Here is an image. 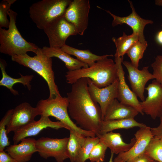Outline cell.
I'll return each mask as SVG.
<instances>
[{"instance_id":"1","label":"cell","mask_w":162,"mask_h":162,"mask_svg":"<svg viewBox=\"0 0 162 162\" xmlns=\"http://www.w3.org/2000/svg\"><path fill=\"white\" fill-rule=\"evenodd\" d=\"M68 112L71 118L81 128L99 135L103 120L99 104L93 100L88 88L87 78H83L72 84L67 94Z\"/></svg>"},{"instance_id":"2","label":"cell","mask_w":162,"mask_h":162,"mask_svg":"<svg viewBox=\"0 0 162 162\" xmlns=\"http://www.w3.org/2000/svg\"><path fill=\"white\" fill-rule=\"evenodd\" d=\"M65 77L67 82L71 84L81 78H89L99 88L106 87L118 78L116 65L113 60L108 57L97 61L88 68L68 71Z\"/></svg>"},{"instance_id":"3","label":"cell","mask_w":162,"mask_h":162,"mask_svg":"<svg viewBox=\"0 0 162 162\" xmlns=\"http://www.w3.org/2000/svg\"><path fill=\"white\" fill-rule=\"evenodd\" d=\"M8 15L10 18L8 29L0 28V52L11 56L23 55L28 52L36 53L39 48L24 39L17 28L16 20L17 14L10 9Z\"/></svg>"},{"instance_id":"4","label":"cell","mask_w":162,"mask_h":162,"mask_svg":"<svg viewBox=\"0 0 162 162\" xmlns=\"http://www.w3.org/2000/svg\"><path fill=\"white\" fill-rule=\"evenodd\" d=\"M33 57L27 53L22 55H14L11 56V58L13 61L32 69L45 80L49 88L48 98L61 96L55 82L52 58L47 57L44 53L42 49L39 48Z\"/></svg>"},{"instance_id":"5","label":"cell","mask_w":162,"mask_h":162,"mask_svg":"<svg viewBox=\"0 0 162 162\" xmlns=\"http://www.w3.org/2000/svg\"><path fill=\"white\" fill-rule=\"evenodd\" d=\"M68 105L67 98L61 96L40 100L38 102L36 107L40 111V116L54 117L68 126L70 130L86 136H95L96 135L93 132L84 130L73 122L68 113Z\"/></svg>"},{"instance_id":"6","label":"cell","mask_w":162,"mask_h":162,"mask_svg":"<svg viewBox=\"0 0 162 162\" xmlns=\"http://www.w3.org/2000/svg\"><path fill=\"white\" fill-rule=\"evenodd\" d=\"M72 0H43L33 4L29 13L39 29L43 30L50 22L64 15Z\"/></svg>"},{"instance_id":"7","label":"cell","mask_w":162,"mask_h":162,"mask_svg":"<svg viewBox=\"0 0 162 162\" xmlns=\"http://www.w3.org/2000/svg\"><path fill=\"white\" fill-rule=\"evenodd\" d=\"M43 30L48 38L49 47L55 48H61L66 44L68 37L78 34L74 26L64 15L50 22Z\"/></svg>"},{"instance_id":"8","label":"cell","mask_w":162,"mask_h":162,"mask_svg":"<svg viewBox=\"0 0 162 162\" xmlns=\"http://www.w3.org/2000/svg\"><path fill=\"white\" fill-rule=\"evenodd\" d=\"M69 137L61 139L41 137L36 140L37 152L43 158H54L57 162H63L68 156L67 150Z\"/></svg>"},{"instance_id":"9","label":"cell","mask_w":162,"mask_h":162,"mask_svg":"<svg viewBox=\"0 0 162 162\" xmlns=\"http://www.w3.org/2000/svg\"><path fill=\"white\" fill-rule=\"evenodd\" d=\"M90 8L89 0H74L65 11L64 17L74 25L79 35H83L87 28Z\"/></svg>"},{"instance_id":"10","label":"cell","mask_w":162,"mask_h":162,"mask_svg":"<svg viewBox=\"0 0 162 162\" xmlns=\"http://www.w3.org/2000/svg\"><path fill=\"white\" fill-rule=\"evenodd\" d=\"M40 115V111L36 107L32 106L25 102L17 106L14 109L10 121L7 126L8 135L14 133L35 121V117Z\"/></svg>"},{"instance_id":"11","label":"cell","mask_w":162,"mask_h":162,"mask_svg":"<svg viewBox=\"0 0 162 162\" xmlns=\"http://www.w3.org/2000/svg\"><path fill=\"white\" fill-rule=\"evenodd\" d=\"M145 89L148 96L140 104L144 113L154 120L162 113V86L154 80Z\"/></svg>"},{"instance_id":"12","label":"cell","mask_w":162,"mask_h":162,"mask_svg":"<svg viewBox=\"0 0 162 162\" xmlns=\"http://www.w3.org/2000/svg\"><path fill=\"white\" fill-rule=\"evenodd\" d=\"M50 128L58 130L64 128L69 130L70 129L60 121L53 122L49 117L41 116L40 119L35 121L15 132L13 137L14 144H17L21 140L30 136L38 135L42 130Z\"/></svg>"},{"instance_id":"13","label":"cell","mask_w":162,"mask_h":162,"mask_svg":"<svg viewBox=\"0 0 162 162\" xmlns=\"http://www.w3.org/2000/svg\"><path fill=\"white\" fill-rule=\"evenodd\" d=\"M122 64L128 70V79L132 91L142 101H144L146 85L149 80L154 79L152 74L148 70L149 67H144L142 70H139L134 66L131 62L123 61Z\"/></svg>"},{"instance_id":"14","label":"cell","mask_w":162,"mask_h":162,"mask_svg":"<svg viewBox=\"0 0 162 162\" xmlns=\"http://www.w3.org/2000/svg\"><path fill=\"white\" fill-rule=\"evenodd\" d=\"M123 57H115L118 69V82L117 88V99L120 102L129 105L136 109L141 115H143L140 102L134 93L129 88L126 83L125 73L122 67Z\"/></svg>"},{"instance_id":"15","label":"cell","mask_w":162,"mask_h":162,"mask_svg":"<svg viewBox=\"0 0 162 162\" xmlns=\"http://www.w3.org/2000/svg\"><path fill=\"white\" fill-rule=\"evenodd\" d=\"M87 78L89 94L93 100L100 106L103 120L107 107L114 100L117 99L118 79L106 87L99 88L93 84L91 79Z\"/></svg>"},{"instance_id":"16","label":"cell","mask_w":162,"mask_h":162,"mask_svg":"<svg viewBox=\"0 0 162 162\" xmlns=\"http://www.w3.org/2000/svg\"><path fill=\"white\" fill-rule=\"evenodd\" d=\"M132 9V12L129 15L124 17L116 16L110 11H106L113 18L112 26L114 27L118 25L125 24L130 26L133 33L137 34L139 41L143 43H146L144 34V30L145 26L148 24H152L153 22L150 20L144 19L136 13L131 1L128 0Z\"/></svg>"},{"instance_id":"17","label":"cell","mask_w":162,"mask_h":162,"mask_svg":"<svg viewBox=\"0 0 162 162\" xmlns=\"http://www.w3.org/2000/svg\"><path fill=\"white\" fill-rule=\"evenodd\" d=\"M136 142L128 151L118 154L117 156L125 162H132L137 157L145 153L146 149L154 136L151 128L146 126L140 128L134 134Z\"/></svg>"},{"instance_id":"18","label":"cell","mask_w":162,"mask_h":162,"mask_svg":"<svg viewBox=\"0 0 162 162\" xmlns=\"http://www.w3.org/2000/svg\"><path fill=\"white\" fill-rule=\"evenodd\" d=\"M36 141L34 138H24L19 144L7 147L5 151L17 162H27L30 160L32 154L37 152Z\"/></svg>"},{"instance_id":"19","label":"cell","mask_w":162,"mask_h":162,"mask_svg":"<svg viewBox=\"0 0 162 162\" xmlns=\"http://www.w3.org/2000/svg\"><path fill=\"white\" fill-rule=\"evenodd\" d=\"M139 113L134 108L115 99L107 107L103 120L134 118Z\"/></svg>"},{"instance_id":"20","label":"cell","mask_w":162,"mask_h":162,"mask_svg":"<svg viewBox=\"0 0 162 162\" xmlns=\"http://www.w3.org/2000/svg\"><path fill=\"white\" fill-rule=\"evenodd\" d=\"M98 136L99 140L110 149L111 152L114 154H118L128 151L136 142L134 137L131 140L130 143H126L123 141L120 133L112 131L99 135Z\"/></svg>"},{"instance_id":"21","label":"cell","mask_w":162,"mask_h":162,"mask_svg":"<svg viewBox=\"0 0 162 162\" xmlns=\"http://www.w3.org/2000/svg\"><path fill=\"white\" fill-rule=\"evenodd\" d=\"M41 49L44 53L48 57H56L63 62L68 71L88 67L87 64L72 57L70 55L63 51L61 48L44 46Z\"/></svg>"},{"instance_id":"22","label":"cell","mask_w":162,"mask_h":162,"mask_svg":"<svg viewBox=\"0 0 162 162\" xmlns=\"http://www.w3.org/2000/svg\"><path fill=\"white\" fill-rule=\"evenodd\" d=\"M6 64V62L4 60L0 59V67L2 74V77L0 80V86L6 87L15 95L19 94L18 92L13 88V86L15 84L21 83L24 86H26L28 89L30 90L31 88V82L34 76L32 75H23L20 74L21 76V77L20 78H12L8 75L5 71Z\"/></svg>"},{"instance_id":"23","label":"cell","mask_w":162,"mask_h":162,"mask_svg":"<svg viewBox=\"0 0 162 162\" xmlns=\"http://www.w3.org/2000/svg\"><path fill=\"white\" fill-rule=\"evenodd\" d=\"M146 126L143 123L136 121L134 118L103 120L101 123L99 135L112 131L116 129H128L136 127L140 128Z\"/></svg>"},{"instance_id":"24","label":"cell","mask_w":162,"mask_h":162,"mask_svg":"<svg viewBox=\"0 0 162 162\" xmlns=\"http://www.w3.org/2000/svg\"><path fill=\"white\" fill-rule=\"evenodd\" d=\"M63 51L70 55L75 56L76 59L87 64L88 67L93 65L96 62L109 56L112 54L98 56L92 53L89 50H81L70 46L66 44L61 48Z\"/></svg>"},{"instance_id":"25","label":"cell","mask_w":162,"mask_h":162,"mask_svg":"<svg viewBox=\"0 0 162 162\" xmlns=\"http://www.w3.org/2000/svg\"><path fill=\"white\" fill-rule=\"evenodd\" d=\"M69 131L70 134L67 146L68 158L71 162H75L86 136L71 130Z\"/></svg>"},{"instance_id":"26","label":"cell","mask_w":162,"mask_h":162,"mask_svg":"<svg viewBox=\"0 0 162 162\" xmlns=\"http://www.w3.org/2000/svg\"><path fill=\"white\" fill-rule=\"evenodd\" d=\"M112 40L116 47L115 57H123L132 45L139 40L138 36L133 33L131 34L127 35L124 32L123 35L118 38L113 37Z\"/></svg>"},{"instance_id":"27","label":"cell","mask_w":162,"mask_h":162,"mask_svg":"<svg viewBox=\"0 0 162 162\" xmlns=\"http://www.w3.org/2000/svg\"><path fill=\"white\" fill-rule=\"evenodd\" d=\"M148 46L147 43H143L139 40L133 44L126 52L131 60V63L138 68L140 60L143 57L144 53Z\"/></svg>"},{"instance_id":"28","label":"cell","mask_w":162,"mask_h":162,"mask_svg":"<svg viewBox=\"0 0 162 162\" xmlns=\"http://www.w3.org/2000/svg\"><path fill=\"white\" fill-rule=\"evenodd\" d=\"M99 141V138L96 136L95 137L86 136L75 162H85L89 159L92 148Z\"/></svg>"},{"instance_id":"29","label":"cell","mask_w":162,"mask_h":162,"mask_svg":"<svg viewBox=\"0 0 162 162\" xmlns=\"http://www.w3.org/2000/svg\"><path fill=\"white\" fill-rule=\"evenodd\" d=\"M14 109L8 110L0 122V151L4 150L10 145V142L7 136L6 128L12 116Z\"/></svg>"},{"instance_id":"30","label":"cell","mask_w":162,"mask_h":162,"mask_svg":"<svg viewBox=\"0 0 162 162\" xmlns=\"http://www.w3.org/2000/svg\"><path fill=\"white\" fill-rule=\"evenodd\" d=\"M145 152L154 160L162 162V140L153 137L150 141Z\"/></svg>"},{"instance_id":"31","label":"cell","mask_w":162,"mask_h":162,"mask_svg":"<svg viewBox=\"0 0 162 162\" xmlns=\"http://www.w3.org/2000/svg\"><path fill=\"white\" fill-rule=\"evenodd\" d=\"M107 148L104 143L99 140V142L92 148L88 159L91 162H103Z\"/></svg>"},{"instance_id":"32","label":"cell","mask_w":162,"mask_h":162,"mask_svg":"<svg viewBox=\"0 0 162 162\" xmlns=\"http://www.w3.org/2000/svg\"><path fill=\"white\" fill-rule=\"evenodd\" d=\"M16 0H3L0 3V28H8L10 20L7 18L8 12L12 4Z\"/></svg>"},{"instance_id":"33","label":"cell","mask_w":162,"mask_h":162,"mask_svg":"<svg viewBox=\"0 0 162 162\" xmlns=\"http://www.w3.org/2000/svg\"><path fill=\"white\" fill-rule=\"evenodd\" d=\"M154 79L162 86V55H158L152 64Z\"/></svg>"},{"instance_id":"34","label":"cell","mask_w":162,"mask_h":162,"mask_svg":"<svg viewBox=\"0 0 162 162\" xmlns=\"http://www.w3.org/2000/svg\"><path fill=\"white\" fill-rule=\"evenodd\" d=\"M160 123L157 127L151 128V130L154 137L162 140V113L159 117Z\"/></svg>"},{"instance_id":"35","label":"cell","mask_w":162,"mask_h":162,"mask_svg":"<svg viewBox=\"0 0 162 162\" xmlns=\"http://www.w3.org/2000/svg\"><path fill=\"white\" fill-rule=\"evenodd\" d=\"M0 162H17L4 150L0 151Z\"/></svg>"},{"instance_id":"36","label":"cell","mask_w":162,"mask_h":162,"mask_svg":"<svg viewBox=\"0 0 162 162\" xmlns=\"http://www.w3.org/2000/svg\"><path fill=\"white\" fill-rule=\"evenodd\" d=\"M154 161L145 152L137 157L132 162H153Z\"/></svg>"},{"instance_id":"37","label":"cell","mask_w":162,"mask_h":162,"mask_svg":"<svg viewBox=\"0 0 162 162\" xmlns=\"http://www.w3.org/2000/svg\"><path fill=\"white\" fill-rule=\"evenodd\" d=\"M155 38L157 42L159 44L162 45V30L158 32Z\"/></svg>"},{"instance_id":"38","label":"cell","mask_w":162,"mask_h":162,"mask_svg":"<svg viewBox=\"0 0 162 162\" xmlns=\"http://www.w3.org/2000/svg\"><path fill=\"white\" fill-rule=\"evenodd\" d=\"M155 3L156 5L159 6H162V0H156Z\"/></svg>"},{"instance_id":"39","label":"cell","mask_w":162,"mask_h":162,"mask_svg":"<svg viewBox=\"0 0 162 162\" xmlns=\"http://www.w3.org/2000/svg\"><path fill=\"white\" fill-rule=\"evenodd\" d=\"M113 162H125L116 157L113 160Z\"/></svg>"},{"instance_id":"40","label":"cell","mask_w":162,"mask_h":162,"mask_svg":"<svg viewBox=\"0 0 162 162\" xmlns=\"http://www.w3.org/2000/svg\"><path fill=\"white\" fill-rule=\"evenodd\" d=\"M114 154L111 152L109 162H113Z\"/></svg>"},{"instance_id":"41","label":"cell","mask_w":162,"mask_h":162,"mask_svg":"<svg viewBox=\"0 0 162 162\" xmlns=\"http://www.w3.org/2000/svg\"><path fill=\"white\" fill-rule=\"evenodd\" d=\"M153 162H158L154 160Z\"/></svg>"},{"instance_id":"42","label":"cell","mask_w":162,"mask_h":162,"mask_svg":"<svg viewBox=\"0 0 162 162\" xmlns=\"http://www.w3.org/2000/svg\"><path fill=\"white\" fill-rule=\"evenodd\" d=\"M161 26H162V25H161Z\"/></svg>"}]
</instances>
